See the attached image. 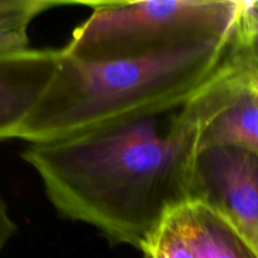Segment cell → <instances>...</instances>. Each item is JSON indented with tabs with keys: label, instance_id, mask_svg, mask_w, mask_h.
I'll list each match as a JSON object with an SVG mask.
<instances>
[{
	"label": "cell",
	"instance_id": "8",
	"mask_svg": "<svg viewBox=\"0 0 258 258\" xmlns=\"http://www.w3.org/2000/svg\"><path fill=\"white\" fill-rule=\"evenodd\" d=\"M60 4L53 0H0V53L30 48L29 27L33 20Z\"/></svg>",
	"mask_w": 258,
	"mask_h": 258
},
{
	"label": "cell",
	"instance_id": "11",
	"mask_svg": "<svg viewBox=\"0 0 258 258\" xmlns=\"http://www.w3.org/2000/svg\"><path fill=\"white\" fill-rule=\"evenodd\" d=\"M17 231L18 226L10 216L7 202L0 197V253L9 243L10 239L17 234Z\"/></svg>",
	"mask_w": 258,
	"mask_h": 258
},
{
	"label": "cell",
	"instance_id": "7",
	"mask_svg": "<svg viewBox=\"0 0 258 258\" xmlns=\"http://www.w3.org/2000/svg\"><path fill=\"white\" fill-rule=\"evenodd\" d=\"M194 258H258L242 234L206 204L190 201L169 218Z\"/></svg>",
	"mask_w": 258,
	"mask_h": 258
},
{
	"label": "cell",
	"instance_id": "9",
	"mask_svg": "<svg viewBox=\"0 0 258 258\" xmlns=\"http://www.w3.org/2000/svg\"><path fill=\"white\" fill-rule=\"evenodd\" d=\"M143 253L146 258H194L170 219L149 242Z\"/></svg>",
	"mask_w": 258,
	"mask_h": 258
},
{
	"label": "cell",
	"instance_id": "10",
	"mask_svg": "<svg viewBox=\"0 0 258 258\" xmlns=\"http://www.w3.org/2000/svg\"><path fill=\"white\" fill-rule=\"evenodd\" d=\"M237 44L251 54L258 57V27L246 24L242 18H239L238 29H237Z\"/></svg>",
	"mask_w": 258,
	"mask_h": 258
},
{
	"label": "cell",
	"instance_id": "1",
	"mask_svg": "<svg viewBox=\"0 0 258 258\" xmlns=\"http://www.w3.org/2000/svg\"><path fill=\"white\" fill-rule=\"evenodd\" d=\"M197 92L86 133L29 144L22 159L63 218L143 252L190 202L204 126Z\"/></svg>",
	"mask_w": 258,
	"mask_h": 258
},
{
	"label": "cell",
	"instance_id": "4",
	"mask_svg": "<svg viewBox=\"0 0 258 258\" xmlns=\"http://www.w3.org/2000/svg\"><path fill=\"white\" fill-rule=\"evenodd\" d=\"M190 201L201 202L227 219L258 254V158L236 146L198 150Z\"/></svg>",
	"mask_w": 258,
	"mask_h": 258
},
{
	"label": "cell",
	"instance_id": "3",
	"mask_svg": "<svg viewBox=\"0 0 258 258\" xmlns=\"http://www.w3.org/2000/svg\"><path fill=\"white\" fill-rule=\"evenodd\" d=\"M92 14L76 28L66 54L82 60H110L181 43L228 38L237 32L238 0L87 2Z\"/></svg>",
	"mask_w": 258,
	"mask_h": 258
},
{
	"label": "cell",
	"instance_id": "5",
	"mask_svg": "<svg viewBox=\"0 0 258 258\" xmlns=\"http://www.w3.org/2000/svg\"><path fill=\"white\" fill-rule=\"evenodd\" d=\"M60 49L0 53V141L24 140L33 113L49 87Z\"/></svg>",
	"mask_w": 258,
	"mask_h": 258
},
{
	"label": "cell",
	"instance_id": "6",
	"mask_svg": "<svg viewBox=\"0 0 258 258\" xmlns=\"http://www.w3.org/2000/svg\"><path fill=\"white\" fill-rule=\"evenodd\" d=\"M232 68L228 95L204 125L199 149L211 145L236 146L258 158V96L246 85L236 45Z\"/></svg>",
	"mask_w": 258,
	"mask_h": 258
},
{
	"label": "cell",
	"instance_id": "2",
	"mask_svg": "<svg viewBox=\"0 0 258 258\" xmlns=\"http://www.w3.org/2000/svg\"><path fill=\"white\" fill-rule=\"evenodd\" d=\"M236 37L237 32L110 60L77 59L60 49L24 141L59 140L188 97L226 64Z\"/></svg>",
	"mask_w": 258,
	"mask_h": 258
}]
</instances>
